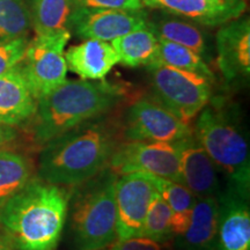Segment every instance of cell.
Here are the masks:
<instances>
[{
    "label": "cell",
    "mask_w": 250,
    "mask_h": 250,
    "mask_svg": "<svg viewBox=\"0 0 250 250\" xmlns=\"http://www.w3.org/2000/svg\"><path fill=\"white\" fill-rule=\"evenodd\" d=\"M121 133L104 115L66 131L42 146L37 177L66 188L86 182L108 167Z\"/></svg>",
    "instance_id": "cell-1"
},
{
    "label": "cell",
    "mask_w": 250,
    "mask_h": 250,
    "mask_svg": "<svg viewBox=\"0 0 250 250\" xmlns=\"http://www.w3.org/2000/svg\"><path fill=\"white\" fill-rule=\"evenodd\" d=\"M71 191L34 176L0 210V226L14 250H56Z\"/></svg>",
    "instance_id": "cell-2"
},
{
    "label": "cell",
    "mask_w": 250,
    "mask_h": 250,
    "mask_svg": "<svg viewBox=\"0 0 250 250\" xmlns=\"http://www.w3.org/2000/svg\"><path fill=\"white\" fill-rule=\"evenodd\" d=\"M123 98V89L104 80H65L37 100L31 120L34 143L43 146L87 121L112 110Z\"/></svg>",
    "instance_id": "cell-3"
},
{
    "label": "cell",
    "mask_w": 250,
    "mask_h": 250,
    "mask_svg": "<svg viewBox=\"0 0 250 250\" xmlns=\"http://www.w3.org/2000/svg\"><path fill=\"white\" fill-rule=\"evenodd\" d=\"M193 136L204 148L218 171H221L230 186L249 197L250 156L246 132L236 111L223 102L206 104L197 115Z\"/></svg>",
    "instance_id": "cell-4"
},
{
    "label": "cell",
    "mask_w": 250,
    "mask_h": 250,
    "mask_svg": "<svg viewBox=\"0 0 250 250\" xmlns=\"http://www.w3.org/2000/svg\"><path fill=\"white\" fill-rule=\"evenodd\" d=\"M117 177L107 167L86 182L72 187L71 225L76 250H101L118 240Z\"/></svg>",
    "instance_id": "cell-5"
},
{
    "label": "cell",
    "mask_w": 250,
    "mask_h": 250,
    "mask_svg": "<svg viewBox=\"0 0 250 250\" xmlns=\"http://www.w3.org/2000/svg\"><path fill=\"white\" fill-rule=\"evenodd\" d=\"M146 67L153 98L184 123H191L202 109L210 103L213 80L211 78L160 64H148Z\"/></svg>",
    "instance_id": "cell-6"
},
{
    "label": "cell",
    "mask_w": 250,
    "mask_h": 250,
    "mask_svg": "<svg viewBox=\"0 0 250 250\" xmlns=\"http://www.w3.org/2000/svg\"><path fill=\"white\" fill-rule=\"evenodd\" d=\"M70 39V30H64L36 35L29 40L19 65L36 101L66 80L67 65L64 49Z\"/></svg>",
    "instance_id": "cell-7"
},
{
    "label": "cell",
    "mask_w": 250,
    "mask_h": 250,
    "mask_svg": "<svg viewBox=\"0 0 250 250\" xmlns=\"http://www.w3.org/2000/svg\"><path fill=\"white\" fill-rule=\"evenodd\" d=\"M108 168L117 176L147 173L182 183L177 143L125 142L111 155Z\"/></svg>",
    "instance_id": "cell-8"
},
{
    "label": "cell",
    "mask_w": 250,
    "mask_h": 250,
    "mask_svg": "<svg viewBox=\"0 0 250 250\" xmlns=\"http://www.w3.org/2000/svg\"><path fill=\"white\" fill-rule=\"evenodd\" d=\"M190 124L176 116L154 98H143L127 109L124 137L130 142L177 143L191 136Z\"/></svg>",
    "instance_id": "cell-9"
},
{
    "label": "cell",
    "mask_w": 250,
    "mask_h": 250,
    "mask_svg": "<svg viewBox=\"0 0 250 250\" xmlns=\"http://www.w3.org/2000/svg\"><path fill=\"white\" fill-rule=\"evenodd\" d=\"M148 13L145 9H95L74 7L68 21V30L81 40L111 42L146 27Z\"/></svg>",
    "instance_id": "cell-10"
},
{
    "label": "cell",
    "mask_w": 250,
    "mask_h": 250,
    "mask_svg": "<svg viewBox=\"0 0 250 250\" xmlns=\"http://www.w3.org/2000/svg\"><path fill=\"white\" fill-rule=\"evenodd\" d=\"M156 191L151 174L130 173L117 177L115 199L118 240L142 236L146 212Z\"/></svg>",
    "instance_id": "cell-11"
},
{
    "label": "cell",
    "mask_w": 250,
    "mask_h": 250,
    "mask_svg": "<svg viewBox=\"0 0 250 250\" xmlns=\"http://www.w3.org/2000/svg\"><path fill=\"white\" fill-rule=\"evenodd\" d=\"M217 62L226 83L248 79L250 74V20L240 17L219 27L215 36Z\"/></svg>",
    "instance_id": "cell-12"
},
{
    "label": "cell",
    "mask_w": 250,
    "mask_h": 250,
    "mask_svg": "<svg viewBox=\"0 0 250 250\" xmlns=\"http://www.w3.org/2000/svg\"><path fill=\"white\" fill-rule=\"evenodd\" d=\"M218 240L215 250H250L249 197L230 186L218 195Z\"/></svg>",
    "instance_id": "cell-13"
},
{
    "label": "cell",
    "mask_w": 250,
    "mask_h": 250,
    "mask_svg": "<svg viewBox=\"0 0 250 250\" xmlns=\"http://www.w3.org/2000/svg\"><path fill=\"white\" fill-rule=\"evenodd\" d=\"M145 7L188 19L204 27H220L242 17L246 0H142Z\"/></svg>",
    "instance_id": "cell-14"
},
{
    "label": "cell",
    "mask_w": 250,
    "mask_h": 250,
    "mask_svg": "<svg viewBox=\"0 0 250 250\" xmlns=\"http://www.w3.org/2000/svg\"><path fill=\"white\" fill-rule=\"evenodd\" d=\"M180 174L182 184L196 198L218 197L221 191L219 186L218 169L193 136L180 142Z\"/></svg>",
    "instance_id": "cell-15"
},
{
    "label": "cell",
    "mask_w": 250,
    "mask_h": 250,
    "mask_svg": "<svg viewBox=\"0 0 250 250\" xmlns=\"http://www.w3.org/2000/svg\"><path fill=\"white\" fill-rule=\"evenodd\" d=\"M146 26L159 40L186 46L198 54L208 64L212 61V49L201 24L167 12L158 11L152 15L148 14Z\"/></svg>",
    "instance_id": "cell-16"
},
{
    "label": "cell",
    "mask_w": 250,
    "mask_h": 250,
    "mask_svg": "<svg viewBox=\"0 0 250 250\" xmlns=\"http://www.w3.org/2000/svg\"><path fill=\"white\" fill-rule=\"evenodd\" d=\"M19 64L0 74V123L15 127L31 120L37 104Z\"/></svg>",
    "instance_id": "cell-17"
},
{
    "label": "cell",
    "mask_w": 250,
    "mask_h": 250,
    "mask_svg": "<svg viewBox=\"0 0 250 250\" xmlns=\"http://www.w3.org/2000/svg\"><path fill=\"white\" fill-rule=\"evenodd\" d=\"M67 70L83 80H103L118 64V56L110 42L101 40H83L64 52Z\"/></svg>",
    "instance_id": "cell-18"
},
{
    "label": "cell",
    "mask_w": 250,
    "mask_h": 250,
    "mask_svg": "<svg viewBox=\"0 0 250 250\" xmlns=\"http://www.w3.org/2000/svg\"><path fill=\"white\" fill-rule=\"evenodd\" d=\"M218 240V198H196L189 227L175 237L179 250H215Z\"/></svg>",
    "instance_id": "cell-19"
},
{
    "label": "cell",
    "mask_w": 250,
    "mask_h": 250,
    "mask_svg": "<svg viewBox=\"0 0 250 250\" xmlns=\"http://www.w3.org/2000/svg\"><path fill=\"white\" fill-rule=\"evenodd\" d=\"M158 43V37L146 26L112 40L110 44L118 56V62L127 67H138L151 64Z\"/></svg>",
    "instance_id": "cell-20"
},
{
    "label": "cell",
    "mask_w": 250,
    "mask_h": 250,
    "mask_svg": "<svg viewBox=\"0 0 250 250\" xmlns=\"http://www.w3.org/2000/svg\"><path fill=\"white\" fill-rule=\"evenodd\" d=\"M34 177V166L23 153L0 148V210Z\"/></svg>",
    "instance_id": "cell-21"
},
{
    "label": "cell",
    "mask_w": 250,
    "mask_h": 250,
    "mask_svg": "<svg viewBox=\"0 0 250 250\" xmlns=\"http://www.w3.org/2000/svg\"><path fill=\"white\" fill-rule=\"evenodd\" d=\"M36 35L68 30L73 0H24Z\"/></svg>",
    "instance_id": "cell-22"
},
{
    "label": "cell",
    "mask_w": 250,
    "mask_h": 250,
    "mask_svg": "<svg viewBox=\"0 0 250 250\" xmlns=\"http://www.w3.org/2000/svg\"><path fill=\"white\" fill-rule=\"evenodd\" d=\"M155 188L171 211V228L174 239L182 235L191 220L196 196L182 183L152 175Z\"/></svg>",
    "instance_id": "cell-23"
},
{
    "label": "cell",
    "mask_w": 250,
    "mask_h": 250,
    "mask_svg": "<svg viewBox=\"0 0 250 250\" xmlns=\"http://www.w3.org/2000/svg\"><path fill=\"white\" fill-rule=\"evenodd\" d=\"M151 64H160L179 70L195 72L211 79L214 78L208 62L198 54L186 46L164 40H159L156 54Z\"/></svg>",
    "instance_id": "cell-24"
},
{
    "label": "cell",
    "mask_w": 250,
    "mask_h": 250,
    "mask_svg": "<svg viewBox=\"0 0 250 250\" xmlns=\"http://www.w3.org/2000/svg\"><path fill=\"white\" fill-rule=\"evenodd\" d=\"M30 30L24 0H0V43L28 37Z\"/></svg>",
    "instance_id": "cell-25"
},
{
    "label": "cell",
    "mask_w": 250,
    "mask_h": 250,
    "mask_svg": "<svg viewBox=\"0 0 250 250\" xmlns=\"http://www.w3.org/2000/svg\"><path fill=\"white\" fill-rule=\"evenodd\" d=\"M142 236L159 243H167L174 239L171 211L158 191L152 197L148 205L144 220Z\"/></svg>",
    "instance_id": "cell-26"
},
{
    "label": "cell",
    "mask_w": 250,
    "mask_h": 250,
    "mask_svg": "<svg viewBox=\"0 0 250 250\" xmlns=\"http://www.w3.org/2000/svg\"><path fill=\"white\" fill-rule=\"evenodd\" d=\"M29 37L0 43V74L5 73L22 61Z\"/></svg>",
    "instance_id": "cell-27"
},
{
    "label": "cell",
    "mask_w": 250,
    "mask_h": 250,
    "mask_svg": "<svg viewBox=\"0 0 250 250\" xmlns=\"http://www.w3.org/2000/svg\"><path fill=\"white\" fill-rule=\"evenodd\" d=\"M74 7L95 9H144L142 0H73ZM73 7V8H74Z\"/></svg>",
    "instance_id": "cell-28"
},
{
    "label": "cell",
    "mask_w": 250,
    "mask_h": 250,
    "mask_svg": "<svg viewBox=\"0 0 250 250\" xmlns=\"http://www.w3.org/2000/svg\"><path fill=\"white\" fill-rule=\"evenodd\" d=\"M101 250H165V247L162 243L140 236L127 240H117L116 243H112Z\"/></svg>",
    "instance_id": "cell-29"
},
{
    "label": "cell",
    "mask_w": 250,
    "mask_h": 250,
    "mask_svg": "<svg viewBox=\"0 0 250 250\" xmlns=\"http://www.w3.org/2000/svg\"><path fill=\"white\" fill-rule=\"evenodd\" d=\"M18 136L17 127L0 123V148L11 146L18 139Z\"/></svg>",
    "instance_id": "cell-30"
},
{
    "label": "cell",
    "mask_w": 250,
    "mask_h": 250,
    "mask_svg": "<svg viewBox=\"0 0 250 250\" xmlns=\"http://www.w3.org/2000/svg\"><path fill=\"white\" fill-rule=\"evenodd\" d=\"M0 250H14L13 246L5 234H0Z\"/></svg>",
    "instance_id": "cell-31"
}]
</instances>
